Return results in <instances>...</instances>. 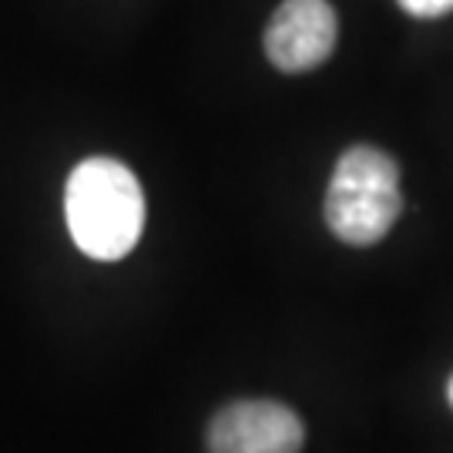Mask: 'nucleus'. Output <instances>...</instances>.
Masks as SVG:
<instances>
[{
  "mask_svg": "<svg viewBox=\"0 0 453 453\" xmlns=\"http://www.w3.org/2000/svg\"><path fill=\"white\" fill-rule=\"evenodd\" d=\"M447 400H450V406H453V376H450V383H447Z\"/></svg>",
  "mask_w": 453,
  "mask_h": 453,
  "instance_id": "423d86ee",
  "label": "nucleus"
},
{
  "mask_svg": "<svg viewBox=\"0 0 453 453\" xmlns=\"http://www.w3.org/2000/svg\"><path fill=\"white\" fill-rule=\"evenodd\" d=\"M400 7L413 17H443L453 11V0H400Z\"/></svg>",
  "mask_w": 453,
  "mask_h": 453,
  "instance_id": "39448f33",
  "label": "nucleus"
},
{
  "mask_svg": "<svg viewBox=\"0 0 453 453\" xmlns=\"http://www.w3.org/2000/svg\"><path fill=\"white\" fill-rule=\"evenodd\" d=\"M336 11L329 0H282L265 27V54L279 71L303 74L336 48Z\"/></svg>",
  "mask_w": 453,
  "mask_h": 453,
  "instance_id": "20e7f679",
  "label": "nucleus"
},
{
  "mask_svg": "<svg viewBox=\"0 0 453 453\" xmlns=\"http://www.w3.org/2000/svg\"><path fill=\"white\" fill-rule=\"evenodd\" d=\"M403 209L400 168L387 151L353 145L340 155L326 192V226L346 245H376Z\"/></svg>",
  "mask_w": 453,
  "mask_h": 453,
  "instance_id": "f03ea898",
  "label": "nucleus"
},
{
  "mask_svg": "<svg viewBox=\"0 0 453 453\" xmlns=\"http://www.w3.org/2000/svg\"><path fill=\"white\" fill-rule=\"evenodd\" d=\"M306 426L275 400H239L209 423V453H299Z\"/></svg>",
  "mask_w": 453,
  "mask_h": 453,
  "instance_id": "7ed1b4c3",
  "label": "nucleus"
},
{
  "mask_svg": "<svg viewBox=\"0 0 453 453\" xmlns=\"http://www.w3.org/2000/svg\"><path fill=\"white\" fill-rule=\"evenodd\" d=\"M67 232L84 256L125 259L145 228V195L128 165L118 158H84L65 185Z\"/></svg>",
  "mask_w": 453,
  "mask_h": 453,
  "instance_id": "f257e3e1",
  "label": "nucleus"
}]
</instances>
